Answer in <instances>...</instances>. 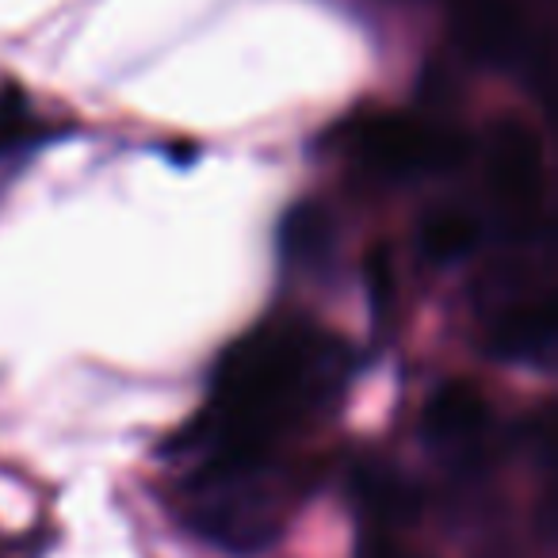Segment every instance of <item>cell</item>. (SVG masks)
Instances as JSON below:
<instances>
[{"mask_svg":"<svg viewBox=\"0 0 558 558\" xmlns=\"http://www.w3.org/2000/svg\"><path fill=\"white\" fill-rule=\"evenodd\" d=\"M349 344L306 322H268L222 352L203 413L165 444L172 463L276 451L299 425L333 410L352 379Z\"/></svg>","mask_w":558,"mask_h":558,"instance_id":"6da1fadb","label":"cell"},{"mask_svg":"<svg viewBox=\"0 0 558 558\" xmlns=\"http://www.w3.org/2000/svg\"><path fill=\"white\" fill-rule=\"evenodd\" d=\"M356 161L383 180H413L456 169L463 138L425 119L379 116L356 131Z\"/></svg>","mask_w":558,"mask_h":558,"instance_id":"277c9868","label":"cell"},{"mask_svg":"<svg viewBox=\"0 0 558 558\" xmlns=\"http://www.w3.org/2000/svg\"><path fill=\"white\" fill-rule=\"evenodd\" d=\"M180 520L226 555H260L279 539L299 482L276 451H238L177 463Z\"/></svg>","mask_w":558,"mask_h":558,"instance_id":"7a4b0ae2","label":"cell"},{"mask_svg":"<svg viewBox=\"0 0 558 558\" xmlns=\"http://www.w3.org/2000/svg\"><path fill=\"white\" fill-rule=\"evenodd\" d=\"M425 440L459 471H474L486 459L489 410L471 383H448L436 390L425 410Z\"/></svg>","mask_w":558,"mask_h":558,"instance_id":"5b68a950","label":"cell"},{"mask_svg":"<svg viewBox=\"0 0 558 558\" xmlns=\"http://www.w3.org/2000/svg\"><path fill=\"white\" fill-rule=\"evenodd\" d=\"M478 233H482V226L471 210L436 207V210H428L425 222H421V248H425L428 260L451 264V260H463V256L471 253Z\"/></svg>","mask_w":558,"mask_h":558,"instance_id":"8992f818","label":"cell"},{"mask_svg":"<svg viewBox=\"0 0 558 558\" xmlns=\"http://www.w3.org/2000/svg\"><path fill=\"white\" fill-rule=\"evenodd\" d=\"M356 497L364 501V509L375 517V524H387V520H405L413 517V509H417V497L410 494V486H405L402 478H395V474L379 471V466H372V471H364L356 478Z\"/></svg>","mask_w":558,"mask_h":558,"instance_id":"52a82bcc","label":"cell"},{"mask_svg":"<svg viewBox=\"0 0 558 558\" xmlns=\"http://www.w3.org/2000/svg\"><path fill=\"white\" fill-rule=\"evenodd\" d=\"M360 558H417L413 550H405L402 543L387 539V535H367L364 543H360Z\"/></svg>","mask_w":558,"mask_h":558,"instance_id":"9c48e42d","label":"cell"},{"mask_svg":"<svg viewBox=\"0 0 558 558\" xmlns=\"http://www.w3.org/2000/svg\"><path fill=\"white\" fill-rule=\"evenodd\" d=\"M486 199L505 256H547L543 238V149L520 119L494 123L482 146Z\"/></svg>","mask_w":558,"mask_h":558,"instance_id":"3957f363","label":"cell"},{"mask_svg":"<svg viewBox=\"0 0 558 558\" xmlns=\"http://www.w3.org/2000/svg\"><path fill=\"white\" fill-rule=\"evenodd\" d=\"M279 245H283V253L291 260H314L329 245V218L318 207L291 210L288 222H283V233H279Z\"/></svg>","mask_w":558,"mask_h":558,"instance_id":"ba28073f","label":"cell"}]
</instances>
